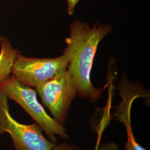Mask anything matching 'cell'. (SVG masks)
Wrapping results in <instances>:
<instances>
[{
    "mask_svg": "<svg viewBox=\"0 0 150 150\" xmlns=\"http://www.w3.org/2000/svg\"><path fill=\"white\" fill-rule=\"evenodd\" d=\"M70 36L64 50L69 58V70L75 80L80 96L95 102L102 96L103 88L93 85L91 73L93 60L100 42L112 31L108 25L97 23L92 27L76 20L70 25Z\"/></svg>",
    "mask_w": 150,
    "mask_h": 150,
    "instance_id": "6da1fadb",
    "label": "cell"
},
{
    "mask_svg": "<svg viewBox=\"0 0 150 150\" xmlns=\"http://www.w3.org/2000/svg\"><path fill=\"white\" fill-rule=\"evenodd\" d=\"M1 132H0V136H1Z\"/></svg>",
    "mask_w": 150,
    "mask_h": 150,
    "instance_id": "7c38bea8",
    "label": "cell"
},
{
    "mask_svg": "<svg viewBox=\"0 0 150 150\" xmlns=\"http://www.w3.org/2000/svg\"><path fill=\"white\" fill-rule=\"evenodd\" d=\"M97 149H98V146H97L96 148V149H95V150H97Z\"/></svg>",
    "mask_w": 150,
    "mask_h": 150,
    "instance_id": "8fae6325",
    "label": "cell"
},
{
    "mask_svg": "<svg viewBox=\"0 0 150 150\" xmlns=\"http://www.w3.org/2000/svg\"><path fill=\"white\" fill-rule=\"evenodd\" d=\"M97 150H120L118 145L114 142L105 143L99 147Z\"/></svg>",
    "mask_w": 150,
    "mask_h": 150,
    "instance_id": "ba28073f",
    "label": "cell"
},
{
    "mask_svg": "<svg viewBox=\"0 0 150 150\" xmlns=\"http://www.w3.org/2000/svg\"><path fill=\"white\" fill-rule=\"evenodd\" d=\"M38 123H20L10 112L8 98L0 92V132L10 136L15 150H52L57 145L45 137Z\"/></svg>",
    "mask_w": 150,
    "mask_h": 150,
    "instance_id": "3957f363",
    "label": "cell"
},
{
    "mask_svg": "<svg viewBox=\"0 0 150 150\" xmlns=\"http://www.w3.org/2000/svg\"><path fill=\"white\" fill-rule=\"evenodd\" d=\"M0 92L18 103L41 127L50 141L56 143L57 136L63 139L69 138L64 127L50 116L38 101L35 88L25 85L11 75L0 83Z\"/></svg>",
    "mask_w": 150,
    "mask_h": 150,
    "instance_id": "7a4b0ae2",
    "label": "cell"
},
{
    "mask_svg": "<svg viewBox=\"0 0 150 150\" xmlns=\"http://www.w3.org/2000/svg\"><path fill=\"white\" fill-rule=\"evenodd\" d=\"M20 51L15 48L9 38L0 36V83L10 76L17 54Z\"/></svg>",
    "mask_w": 150,
    "mask_h": 150,
    "instance_id": "8992f818",
    "label": "cell"
},
{
    "mask_svg": "<svg viewBox=\"0 0 150 150\" xmlns=\"http://www.w3.org/2000/svg\"><path fill=\"white\" fill-rule=\"evenodd\" d=\"M124 150H147L142 147L141 145H139L137 142H136L134 144H129L125 143V149Z\"/></svg>",
    "mask_w": 150,
    "mask_h": 150,
    "instance_id": "30bf717a",
    "label": "cell"
},
{
    "mask_svg": "<svg viewBox=\"0 0 150 150\" xmlns=\"http://www.w3.org/2000/svg\"><path fill=\"white\" fill-rule=\"evenodd\" d=\"M69 58L64 52L55 58L28 57L17 54L12 70L13 75L22 83L36 88L67 69Z\"/></svg>",
    "mask_w": 150,
    "mask_h": 150,
    "instance_id": "5b68a950",
    "label": "cell"
},
{
    "mask_svg": "<svg viewBox=\"0 0 150 150\" xmlns=\"http://www.w3.org/2000/svg\"><path fill=\"white\" fill-rule=\"evenodd\" d=\"M52 117L64 126L68 120L72 101L77 94L75 80L69 70H65L35 88Z\"/></svg>",
    "mask_w": 150,
    "mask_h": 150,
    "instance_id": "277c9868",
    "label": "cell"
},
{
    "mask_svg": "<svg viewBox=\"0 0 150 150\" xmlns=\"http://www.w3.org/2000/svg\"><path fill=\"white\" fill-rule=\"evenodd\" d=\"M52 150H80L79 148L75 144H71L64 142L61 144L56 145Z\"/></svg>",
    "mask_w": 150,
    "mask_h": 150,
    "instance_id": "52a82bcc",
    "label": "cell"
},
{
    "mask_svg": "<svg viewBox=\"0 0 150 150\" xmlns=\"http://www.w3.org/2000/svg\"><path fill=\"white\" fill-rule=\"evenodd\" d=\"M79 1V0H67V11L70 15H72L74 13L75 6Z\"/></svg>",
    "mask_w": 150,
    "mask_h": 150,
    "instance_id": "9c48e42d",
    "label": "cell"
}]
</instances>
